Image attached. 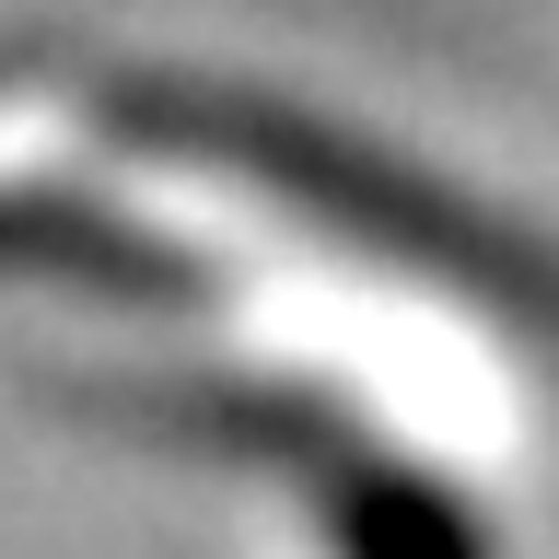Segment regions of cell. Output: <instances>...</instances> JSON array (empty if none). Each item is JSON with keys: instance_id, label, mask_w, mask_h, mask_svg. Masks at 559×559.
<instances>
[{"instance_id": "7a4b0ae2", "label": "cell", "mask_w": 559, "mask_h": 559, "mask_svg": "<svg viewBox=\"0 0 559 559\" xmlns=\"http://www.w3.org/2000/svg\"><path fill=\"white\" fill-rule=\"evenodd\" d=\"M326 524H338L349 559H489L478 524L454 513L431 478H396V466H361V454L326 478Z\"/></svg>"}, {"instance_id": "6da1fadb", "label": "cell", "mask_w": 559, "mask_h": 559, "mask_svg": "<svg viewBox=\"0 0 559 559\" xmlns=\"http://www.w3.org/2000/svg\"><path fill=\"white\" fill-rule=\"evenodd\" d=\"M140 129H164L175 152L199 140V152H222V164L280 175L304 210H326V222H349V234L396 245V257H431V269H489L478 222H454V210H431V199H396L373 164L326 152V140H314V129H292V117H245V105H175V117H140Z\"/></svg>"}]
</instances>
